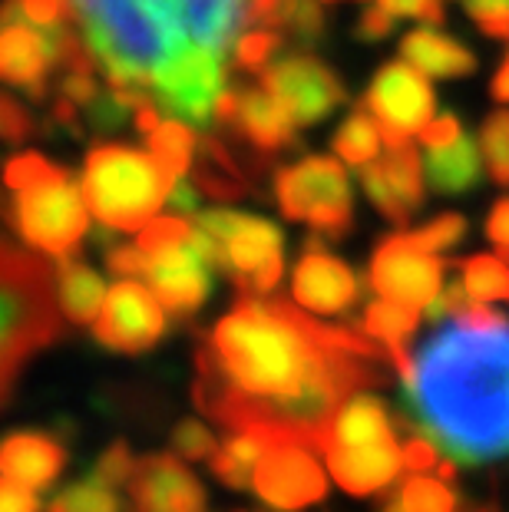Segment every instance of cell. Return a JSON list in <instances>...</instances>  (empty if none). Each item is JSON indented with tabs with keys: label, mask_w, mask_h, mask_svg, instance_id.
<instances>
[{
	"label": "cell",
	"mask_w": 509,
	"mask_h": 512,
	"mask_svg": "<svg viewBox=\"0 0 509 512\" xmlns=\"http://www.w3.org/2000/svg\"><path fill=\"white\" fill-rule=\"evenodd\" d=\"M381 361H394L391 351L364 331L324 328L305 308L242 294L202 341L196 403L229 430L321 450L344 400L381 380Z\"/></svg>",
	"instance_id": "1"
},
{
	"label": "cell",
	"mask_w": 509,
	"mask_h": 512,
	"mask_svg": "<svg viewBox=\"0 0 509 512\" xmlns=\"http://www.w3.org/2000/svg\"><path fill=\"white\" fill-rule=\"evenodd\" d=\"M404 423L457 463L509 453V321L470 301L414 354Z\"/></svg>",
	"instance_id": "2"
},
{
	"label": "cell",
	"mask_w": 509,
	"mask_h": 512,
	"mask_svg": "<svg viewBox=\"0 0 509 512\" xmlns=\"http://www.w3.org/2000/svg\"><path fill=\"white\" fill-rule=\"evenodd\" d=\"M73 10L110 86L143 100L182 60L225 57L245 20V0H73Z\"/></svg>",
	"instance_id": "3"
},
{
	"label": "cell",
	"mask_w": 509,
	"mask_h": 512,
	"mask_svg": "<svg viewBox=\"0 0 509 512\" xmlns=\"http://www.w3.org/2000/svg\"><path fill=\"white\" fill-rule=\"evenodd\" d=\"M7 189V219L27 248L53 261H67L77 252L93 215L83 185L37 152H20L7 162Z\"/></svg>",
	"instance_id": "4"
},
{
	"label": "cell",
	"mask_w": 509,
	"mask_h": 512,
	"mask_svg": "<svg viewBox=\"0 0 509 512\" xmlns=\"http://www.w3.org/2000/svg\"><path fill=\"white\" fill-rule=\"evenodd\" d=\"M80 185L100 225L113 232H143L169 202L176 179L153 159V152L96 146L86 156Z\"/></svg>",
	"instance_id": "5"
},
{
	"label": "cell",
	"mask_w": 509,
	"mask_h": 512,
	"mask_svg": "<svg viewBox=\"0 0 509 512\" xmlns=\"http://www.w3.org/2000/svg\"><path fill=\"white\" fill-rule=\"evenodd\" d=\"M53 271L47 261L4 248V347H0V387L4 400L14 390L17 370L30 354L63 334L60 304H53Z\"/></svg>",
	"instance_id": "6"
},
{
	"label": "cell",
	"mask_w": 509,
	"mask_h": 512,
	"mask_svg": "<svg viewBox=\"0 0 509 512\" xmlns=\"http://www.w3.org/2000/svg\"><path fill=\"white\" fill-rule=\"evenodd\" d=\"M199 232L215 248V268H222L242 294H272L285 271V238L278 225L235 209H212L196 219Z\"/></svg>",
	"instance_id": "7"
},
{
	"label": "cell",
	"mask_w": 509,
	"mask_h": 512,
	"mask_svg": "<svg viewBox=\"0 0 509 512\" xmlns=\"http://www.w3.org/2000/svg\"><path fill=\"white\" fill-rule=\"evenodd\" d=\"M278 205L288 219L308 222L328 235H344L351 225V182L338 159L305 156L281 169L275 179Z\"/></svg>",
	"instance_id": "8"
},
{
	"label": "cell",
	"mask_w": 509,
	"mask_h": 512,
	"mask_svg": "<svg viewBox=\"0 0 509 512\" xmlns=\"http://www.w3.org/2000/svg\"><path fill=\"white\" fill-rule=\"evenodd\" d=\"M314 450L318 446L311 443L275 437L255 470V496L275 512H298L321 503L328 496V476Z\"/></svg>",
	"instance_id": "9"
},
{
	"label": "cell",
	"mask_w": 509,
	"mask_h": 512,
	"mask_svg": "<svg viewBox=\"0 0 509 512\" xmlns=\"http://www.w3.org/2000/svg\"><path fill=\"white\" fill-rule=\"evenodd\" d=\"M364 110H371L381 123L387 146H404L420 136V129L433 119L437 100H433L427 73H420L414 63L404 60L377 70L374 83L367 86Z\"/></svg>",
	"instance_id": "10"
},
{
	"label": "cell",
	"mask_w": 509,
	"mask_h": 512,
	"mask_svg": "<svg viewBox=\"0 0 509 512\" xmlns=\"http://www.w3.org/2000/svg\"><path fill=\"white\" fill-rule=\"evenodd\" d=\"M371 288L410 308H430L443 291V261L417 242L414 232H397L377 245L371 258Z\"/></svg>",
	"instance_id": "11"
},
{
	"label": "cell",
	"mask_w": 509,
	"mask_h": 512,
	"mask_svg": "<svg viewBox=\"0 0 509 512\" xmlns=\"http://www.w3.org/2000/svg\"><path fill=\"white\" fill-rule=\"evenodd\" d=\"M162 331H166V308L153 288H143L136 278H119L106 291L103 308L93 321L96 341L123 354L149 351Z\"/></svg>",
	"instance_id": "12"
},
{
	"label": "cell",
	"mask_w": 509,
	"mask_h": 512,
	"mask_svg": "<svg viewBox=\"0 0 509 512\" xmlns=\"http://www.w3.org/2000/svg\"><path fill=\"white\" fill-rule=\"evenodd\" d=\"M262 83L272 90L298 126L321 123L344 103V86L321 60L295 53L262 70Z\"/></svg>",
	"instance_id": "13"
},
{
	"label": "cell",
	"mask_w": 509,
	"mask_h": 512,
	"mask_svg": "<svg viewBox=\"0 0 509 512\" xmlns=\"http://www.w3.org/2000/svg\"><path fill=\"white\" fill-rule=\"evenodd\" d=\"M291 298L314 318H338L361 298V281L341 258L324 252L321 245H308L291 275Z\"/></svg>",
	"instance_id": "14"
},
{
	"label": "cell",
	"mask_w": 509,
	"mask_h": 512,
	"mask_svg": "<svg viewBox=\"0 0 509 512\" xmlns=\"http://www.w3.org/2000/svg\"><path fill=\"white\" fill-rule=\"evenodd\" d=\"M212 261L202 255L196 238L186 245L166 248L146 258V281L169 314H192L209 298L212 288Z\"/></svg>",
	"instance_id": "15"
},
{
	"label": "cell",
	"mask_w": 509,
	"mask_h": 512,
	"mask_svg": "<svg viewBox=\"0 0 509 512\" xmlns=\"http://www.w3.org/2000/svg\"><path fill=\"white\" fill-rule=\"evenodd\" d=\"M219 123H232L245 143H252L258 152H278L295 136V119L285 110V103L268 90V86H238L225 90L215 110Z\"/></svg>",
	"instance_id": "16"
},
{
	"label": "cell",
	"mask_w": 509,
	"mask_h": 512,
	"mask_svg": "<svg viewBox=\"0 0 509 512\" xmlns=\"http://www.w3.org/2000/svg\"><path fill=\"white\" fill-rule=\"evenodd\" d=\"M361 182L364 192L371 195L377 212L387 215L394 225H407L410 215L420 209L424 202V169L420 166L417 149L404 146H387L384 159H374L361 166Z\"/></svg>",
	"instance_id": "17"
},
{
	"label": "cell",
	"mask_w": 509,
	"mask_h": 512,
	"mask_svg": "<svg viewBox=\"0 0 509 512\" xmlns=\"http://www.w3.org/2000/svg\"><path fill=\"white\" fill-rule=\"evenodd\" d=\"M57 30L37 27L24 17L7 20L4 34H0V76L37 100L47 96V73L53 63H60Z\"/></svg>",
	"instance_id": "18"
},
{
	"label": "cell",
	"mask_w": 509,
	"mask_h": 512,
	"mask_svg": "<svg viewBox=\"0 0 509 512\" xmlns=\"http://www.w3.org/2000/svg\"><path fill=\"white\" fill-rule=\"evenodd\" d=\"M129 496L136 512H209L199 479L166 453L136 460Z\"/></svg>",
	"instance_id": "19"
},
{
	"label": "cell",
	"mask_w": 509,
	"mask_h": 512,
	"mask_svg": "<svg viewBox=\"0 0 509 512\" xmlns=\"http://www.w3.org/2000/svg\"><path fill=\"white\" fill-rule=\"evenodd\" d=\"M324 460H328V473L341 489L351 496H374L394 483L404 463V446L394 440L367 443V446H344V443H324Z\"/></svg>",
	"instance_id": "20"
},
{
	"label": "cell",
	"mask_w": 509,
	"mask_h": 512,
	"mask_svg": "<svg viewBox=\"0 0 509 512\" xmlns=\"http://www.w3.org/2000/svg\"><path fill=\"white\" fill-rule=\"evenodd\" d=\"M63 466H67V450L57 437H47V433H10L4 450H0L4 479H14V483L37 489V493L57 483Z\"/></svg>",
	"instance_id": "21"
},
{
	"label": "cell",
	"mask_w": 509,
	"mask_h": 512,
	"mask_svg": "<svg viewBox=\"0 0 509 512\" xmlns=\"http://www.w3.org/2000/svg\"><path fill=\"white\" fill-rule=\"evenodd\" d=\"M417 328H420V308H410V304H400L391 298L367 304L364 321H361V331L391 351V357H394L391 364L397 367V377H407L410 367H414L407 341L417 334Z\"/></svg>",
	"instance_id": "22"
},
{
	"label": "cell",
	"mask_w": 509,
	"mask_h": 512,
	"mask_svg": "<svg viewBox=\"0 0 509 512\" xmlns=\"http://www.w3.org/2000/svg\"><path fill=\"white\" fill-rule=\"evenodd\" d=\"M400 53L407 63H414L420 73L440 76V80H453V76H470L476 67V57L457 43L453 37L440 34V30L420 27L400 40Z\"/></svg>",
	"instance_id": "23"
},
{
	"label": "cell",
	"mask_w": 509,
	"mask_h": 512,
	"mask_svg": "<svg viewBox=\"0 0 509 512\" xmlns=\"http://www.w3.org/2000/svg\"><path fill=\"white\" fill-rule=\"evenodd\" d=\"M381 440H394L387 407L371 394H354L351 400H344V407L338 410V417H334L331 433L324 443L367 446V443H381Z\"/></svg>",
	"instance_id": "24"
},
{
	"label": "cell",
	"mask_w": 509,
	"mask_h": 512,
	"mask_svg": "<svg viewBox=\"0 0 509 512\" xmlns=\"http://www.w3.org/2000/svg\"><path fill=\"white\" fill-rule=\"evenodd\" d=\"M427 182L440 195H460L470 192L480 179V152L470 136L453 139L447 146L427 149Z\"/></svg>",
	"instance_id": "25"
},
{
	"label": "cell",
	"mask_w": 509,
	"mask_h": 512,
	"mask_svg": "<svg viewBox=\"0 0 509 512\" xmlns=\"http://www.w3.org/2000/svg\"><path fill=\"white\" fill-rule=\"evenodd\" d=\"M106 301V285L93 268L80 265V261H60L57 268V304L63 318L73 324H90L96 321Z\"/></svg>",
	"instance_id": "26"
},
{
	"label": "cell",
	"mask_w": 509,
	"mask_h": 512,
	"mask_svg": "<svg viewBox=\"0 0 509 512\" xmlns=\"http://www.w3.org/2000/svg\"><path fill=\"white\" fill-rule=\"evenodd\" d=\"M275 437H268V433H255V430H235L229 440H225L219 450L212 453L209 460V470L222 479L225 486L232 489H245L252 486L255 479V470L258 463H262V456L268 453V446H272Z\"/></svg>",
	"instance_id": "27"
},
{
	"label": "cell",
	"mask_w": 509,
	"mask_h": 512,
	"mask_svg": "<svg viewBox=\"0 0 509 512\" xmlns=\"http://www.w3.org/2000/svg\"><path fill=\"white\" fill-rule=\"evenodd\" d=\"M146 149L172 179H182L196 159V133L182 119H162L156 129L146 133Z\"/></svg>",
	"instance_id": "28"
},
{
	"label": "cell",
	"mask_w": 509,
	"mask_h": 512,
	"mask_svg": "<svg viewBox=\"0 0 509 512\" xmlns=\"http://www.w3.org/2000/svg\"><path fill=\"white\" fill-rule=\"evenodd\" d=\"M387 143L381 123L374 119L371 110H357L341 123V129L334 133V156L351 162V166H367L381 156V146Z\"/></svg>",
	"instance_id": "29"
},
{
	"label": "cell",
	"mask_w": 509,
	"mask_h": 512,
	"mask_svg": "<svg viewBox=\"0 0 509 512\" xmlns=\"http://www.w3.org/2000/svg\"><path fill=\"white\" fill-rule=\"evenodd\" d=\"M113 483H106L100 473H90L80 483L67 486L63 493L53 496L47 512H123V503L113 493Z\"/></svg>",
	"instance_id": "30"
},
{
	"label": "cell",
	"mask_w": 509,
	"mask_h": 512,
	"mask_svg": "<svg viewBox=\"0 0 509 512\" xmlns=\"http://www.w3.org/2000/svg\"><path fill=\"white\" fill-rule=\"evenodd\" d=\"M463 285L476 301H509V261L500 255H473L460 265Z\"/></svg>",
	"instance_id": "31"
},
{
	"label": "cell",
	"mask_w": 509,
	"mask_h": 512,
	"mask_svg": "<svg viewBox=\"0 0 509 512\" xmlns=\"http://www.w3.org/2000/svg\"><path fill=\"white\" fill-rule=\"evenodd\" d=\"M400 506L404 512H457L460 509V496L443 483V479H430L427 473H414L404 479L400 486Z\"/></svg>",
	"instance_id": "32"
},
{
	"label": "cell",
	"mask_w": 509,
	"mask_h": 512,
	"mask_svg": "<svg viewBox=\"0 0 509 512\" xmlns=\"http://www.w3.org/2000/svg\"><path fill=\"white\" fill-rule=\"evenodd\" d=\"M196 182L202 185L205 192L219 195V199H232V195L242 192V182H238L235 162L225 156V149L219 143H205L202 146Z\"/></svg>",
	"instance_id": "33"
},
{
	"label": "cell",
	"mask_w": 509,
	"mask_h": 512,
	"mask_svg": "<svg viewBox=\"0 0 509 512\" xmlns=\"http://www.w3.org/2000/svg\"><path fill=\"white\" fill-rule=\"evenodd\" d=\"M480 152L486 159V169L490 176L509 185V113H493L480 129Z\"/></svg>",
	"instance_id": "34"
},
{
	"label": "cell",
	"mask_w": 509,
	"mask_h": 512,
	"mask_svg": "<svg viewBox=\"0 0 509 512\" xmlns=\"http://www.w3.org/2000/svg\"><path fill=\"white\" fill-rule=\"evenodd\" d=\"M196 235V225H189L186 219L179 215H156L143 232H139V248L146 255H156V252H166V248H176V245H186L189 238Z\"/></svg>",
	"instance_id": "35"
},
{
	"label": "cell",
	"mask_w": 509,
	"mask_h": 512,
	"mask_svg": "<svg viewBox=\"0 0 509 512\" xmlns=\"http://www.w3.org/2000/svg\"><path fill=\"white\" fill-rule=\"evenodd\" d=\"M281 47V34L272 27H262V30H248L245 37H238L235 40V60H238V67L242 70H265L268 67V60L275 57Z\"/></svg>",
	"instance_id": "36"
},
{
	"label": "cell",
	"mask_w": 509,
	"mask_h": 512,
	"mask_svg": "<svg viewBox=\"0 0 509 512\" xmlns=\"http://www.w3.org/2000/svg\"><path fill=\"white\" fill-rule=\"evenodd\" d=\"M172 450H176L182 460H212L215 453V437L212 430L199 420H182L176 433H172Z\"/></svg>",
	"instance_id": "37"
},
{
	"label": "cell",
	"mask_w": 509,
	"mask_h": 512,
	"mask_svg": "<svg viewBox=\"0 0 509 512\" xmlns=\"http://www.w3.org/2000/svg\"><path fill=\"white\" fill-rule=\"evenodd\" d=\"M463 232H467V222H463L460 215H440V219H433L420 228V232H414V238L427 248V252L440 255V252H447V248L457 245L463 238Z\"/></svg>",
	"instance_id": "38"
},
{
	"label": "cell",
	"mask_w": 509,
	"mask_h": 512,
	"mask_svg": "<svg viewBox=\"0 0 509 512\" xmlns=\"http://www.w3.org/2000/svg\"><path fill=\"white\" fill-rule=\"evenodd\" d=\"M467 14L486 37L509 40V0H467Z\"/></svg>",
	"instance_id": "39"
},
{
	"label": "cell",
	"mask_w": 509,
	"mask_h": 512,
	"mask_svg": "<svg viewBox=\"0 0 509 512\" xmlns=\"http://www.w3.org/2000/svg\"><path fill=\"white\" fill-rule=\"evenodd\" d=\"M133 470H136V456L123 440H116L110 450L96 460V473H100L106 483H113V486H129Z\"/></svg>",
	"instance_id": "40"
},
{
	"label": "cell",
	"mask_w": 509,
	"mask_h": 512,
	"mask_svg": "<svg viewBox=\"0 0 509 512\" xmlns=\"http://www.w3.org/2000/svg\"><path fill=\"white\" fill-rule=\"evenodd\" d=\"M324 30V14H321V0H298L288 20V34L301 43H314Z\"/></svg>",
	"instance_id": "41"
},
{
	"label": "cell",
	"mask_w": 509,
	"mask_h": 512,
	"mask_svg": "<svg viewBox=\"0 0 509 512\" xmlns=\"http://www.w3.org/2000/svg\"><path fill=\"white\" fill-rule=\"evenodd\" d=\"M437 450H440V446L433 443L430 437H420V433H417L414 440L404 443V463H407V470L410 473H430V470H437V466H440Z\"/></svg>",
	"instance_id": "42"
},
{
	"label": "cell",
	"mask_w": 509,
	"mask_h": 512,
	"mask_svg": "<svg viewBox=\"0 0 509 512\" xmlns=\"http://www.w3.org/2000/svg\"><path fill=\"white\" fill-rule=\"evenodd\" d=\"M377 4L391 10L394 17H417V20H427V24H440L443 20L440 0H377Z\"/></svg>",
	"instance_id": "43"
},
{
	"label": "cell",
	"mask_w": 509,
	"mask_h": 512,
	"mask_svg": "<svg viewBox=\"0 0 509 512\" xmlns=\"http://www.w3.org/2000/svg\"><path fill=\"white\" fill-rule=\"evenodd\" d=\"M463 129H460V119L443 113V116H433L430 123L420 129V143H424L427 149H437V146H447L453 143V139H460Z\"/></svg>",
	"instance_id": "44"
},
{
	"label": "cell",
	"mask_w": 509,
	"mask_h": 512,
	"mask_svg": "<svg viewBox=\"0 0 509 512\" xmlns=\"http://www.w3.org/2000/svg\"><path fill=\"white\" fill-rule=\"evenodd\" d=\"M146 252L139 245L133 248H113L110 258H106V265H110V275L116 278H139L146 275Z\"/></svg>",
	"instance_id": "45"
},
{
	"label": "cell",
	"mask_w": 509,
	"mask_h": 512,
	"mask_svg": "<svg viewBox=\"0 0 509 512\" xmlns=\"http://www.w3.org/2000/svg\"><path fill=\"white\" fill-rule=\"evenodd\" d=\"M0 512H40L37 489L4 479V486H0Z\"/></svg>",
	"instance_id": "46"
},
{
	"label": "cell",
	"mask_w": 509,
	"mask_h": 512,
	"mask_svg": "<svg viewBox=\"0 0 509 512\" xmlns=\"http://www.w3.org/2000/svg\"><path fill=\"white\" fill-rule=\"evenodd\" d=\"M394 14L387 7H371V10H364L361 20H357V37L361 40H384V37H391V30H394Z\"/></svg>",
	"instance_id": "47"
},
{
	"label": "cell",
	"mask_w": 509,
	"mask_h": 512,
	"mask_svg": "<svg viewBox=\"0 0 509 512\" xmlns=\"http://www.w3.org/2000/svg\"><path fill=\"white\" fill-rule=\"evenodd\" d=\"M0 110H4V136L7 143H24L27 133H30V116L27 110H20V103L14 96H4V103H0Z\"/></svg>",
	"instance_id": "48"
},
{
	"label": "cell",
	"mask_w": 509,
	"mask_h": 512,
	"mask_svg": "<svg viewBox=\"0 0 509 512\" xmlns=\"http://www.w3.org/2000/svg\"><path fill=\"white\" fill-rule=\"evenodd\" d=\"M486 235H490V242L500 248V255H509V199L493 205L490 219H486Z\"/></svg>",
	"instance_id": "49"
},
{
	"label": "cell",
	"mask_w": 509,
	"mask_h": 512,
	"mask_svg": "<svg viewBox=\"0 0 509 512\" xmlns=\"http://www.w3.org/2000/svg\"><path fill=\"white\" fill-rule=\"evenodd\" d=\"M169 205H172V209H176V212H182V215H186V212H196V189H192V185L186 182V179H179L176 185H172V192H169Z\"/></svg>",
	"instance_id": "50"
},
{
	"label": "cell",
	"mask_w": 509,
	"mask_h": 512,
	"mask_svg": "<svg viewBox=\"0 0 509 512\" xmlns=\"http://www.w3.org/2000/svg\"><path fill=\"white\" fill-rule=\"evenodd\" d=\"M493 100H500V103H509V57L503 60L500 73L493 76Z\"/></svg>",
	"instance_id": "51"
},
{
	"label": "cell",
	"mask_w": 509,
	"mask_h": 512,
	"mask_svg": "<svg viewBox=\"0 0 509 512\" xmlns=\"http://www.w3.org/2000/svg\"><path fill=\"white\" fill-rule=\"evenodd\" d=\"M381 512H404V506H400V499H397V493L391 496V499H387V503H384V509Z\"/></svg>",
	"instance_id": "52"
},
{
	"label": "cell",
	"mask_w": 509,
	"mask_h": 512,
	"mask_svg": "<svg viewBox=\"0 0 509 512\" xmlns=\"http://www.w3.org/2000/svg\"><path fill=\"white\" fill-rule=\"evenodd\" d=\"M321 4H334V0H321Z\"/></svg>",
	"instance_id": "53"
},
{
	"label": "cell",
	"mask_w": 509,
	"mask_h": 512,
	"mask_svg": "<svg viewBox=\"0 0 509 512\" xmlns=\"http://www.w3.org/2000/svg\"><path fill=\"white\" fill-rule=\"evenodd\" d=\"M480 512H493V509H480Z\"/></svg>",
	"instance_id": "54"
}]
</instances>
